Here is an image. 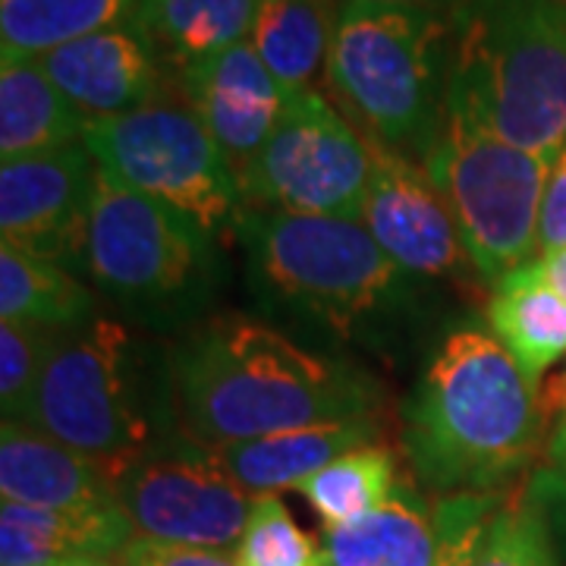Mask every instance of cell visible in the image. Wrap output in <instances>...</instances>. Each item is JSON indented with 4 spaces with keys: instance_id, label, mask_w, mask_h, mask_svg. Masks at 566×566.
I'll return each instance as SVG.
<instances>
[{
    "instance_id": "cell-10",
    "label": "cell",
    "mask_w": 566,
    "mask_h": 566,
    "mask_svg": "<svg viewBox=\"0 0 566 566\" xmlns=\"http://www.w3.org/2000/svg\"><path fill=\"white\" fill-rule=\"evenodd\" d=\"M371 145L315 88L286 92L271 139L243 174L245 211L363 221Z\"/></svg>"
},
{
    "instance_id": "cell-11",
    "label": "cell",
    "mask_w": 566,
    "mask_h": 566,
    "mask_svg": "<svg viewBox=\"0 0 566 566\" xmlns=\"http://www.w3.org/2000/svg\"><path fill=\"white\" fill-rule=\"evenodd\" d=\"M117 504L136 535L170 545L233 551L255 494L221 463L214 447L170 431L114 472Z\"/></svg>"
},
{
    "instance_id": "cell-27",
    "label": "cell",
    "mask_w": 566,
    "mask_h": 566,
    "mask_svg": "<svg viewBox=\"0 0 566 566\" xmlns=\"http://www.w3.org/2000/svg\"><path fill=\"white\" fill-rule=\"evenodd\" d=\"M237 566H327L324 547L312 542L277 494H259L240 542Z\"/></svg>"
},
{
    "instance_id": "cell-20",
    "label": "cell",
    "mask_w": 566,
    "mask_h": 566,
    "mask_svg": "<svg viewBox=\"0 0 566 566\" xmlns=\"http://www.w3.org/2000/svg\"><path fill=\"white\" fill-rule=\"evenodd\" d=\"M434 554V504L406 479L363 520L324 532L327 566H431Z\"/></svg>"
},
{
    "instance_id": "cell-5",
    "label": "cell",
    "mask_w": 566,
    "mask_h": 566,
    "mask_svg": "<svg viewBox=\"0 0 566 566\" xmlns=\"http://www.w3.org/2000/svg\"><path fill=\"white\" fill-rule=\"evenodd\" d=\"M237 240L259 300L337 340L387 318L409 296V274L363 221L245 211Z\"/></svg>"
},
{
    "instance_id": "cell-13",
    "label": "cell",
    "mask_w": 566,
    "mask_h": 566,
    "mask_svg": "<svg viewBox=\"0 0 566 566\" xmlns=\"http://www.w3.org/2000/svg\"><path fill=\"white\" fill-rule=\"evenodd\" d=\"M363 223L387 259L409 277H469V271H475L424 167L378 145H371Z\"/></svg>"
},
{
    "instance_id": "cell-37",
    "label": "cell",
    "mask_w": 566,
    "mask_h": 566,
    "mask_svg": "<svg viewBox=\"0 0 566 566\" xmlns=\"http://www.w3.org/2000/svg\"><path fill=\"white\" fill-rule=\"evenodd\" d=\"M66 566H123L120 557H85V560H73Z\"/></svg>"
},
{
    "instance_id": "cell-23",
    "label": "cell",
    "mask_w": 566,
    "mask_h": 566,
    "mask_svg": "<svg viewBox=\"0 0 566 566\" xmlns=\"http://www.w3.org/2000/svg\"><path fill=\"white\" fill-rule=\"evenodd\" d=\"M0 318L66 334L98 315L95 293L76 271L13 245H0Z\"/></svg>"
},
{
    "instance_id": "cell-8",
    "label": "cell",
    "mask_w": 566,
    "mask_h": 566,
    "mask_svg": "<svg viewBox=\"0 0 566 566\" xmlns=\"http://www.w3.org/2000/svg\"><path fill=\"white\" fill-rule=\"evenodd\" d=\"M422 167L457 223L479 281L497 286L535 262L538 214L554 164L447 114Z\"/></svg>"
},
{
    "instance_id": "cell-25",
    "label": "cell",
    "mask_w": 566,
    "mask_h": 566,
    "mask_svg": "<svg viewBox=\"0 0 566 566\" xmlns=\"http://www.w3.org/2000/svg\"><path fill=\"white\" fill-rule=\"evenodd\" d=\"M136 0H0V63L41 61L129 20Z\"/></svg>"
},
{
    "instance_id": "cell-17",
    "label": "cell",
    "mask_w": 566,
    "mask_h": 566,
    "mask_svg": "<svg viewBox=\"0 0 566 566\" xmlns=\"http://www.w3.org/2000/svg\"><path fill=\"white\" fill-rule=\"evenodd\" d=\"M136 538L120 506L44 510L3 501L0 566H66L85 557H117Z\"/></svg>"
},
{
    "instance_id": "cell-6",
    "label": "cell",
    "mask_w": 566,
    "mask_h": 566,
    "mask_svg": "<svg viewBox=\"0 0 566 566\" xmlns=\"http://www.w3.org/2000/svg\"><path fill=\"white\" fill-rule=\"evenodd\" d=\"M82 274L139 322L192 327L218 290V243L98 167Z\"/></svg>"
},
{
    "instance_id": "cell-30",
    "label": "cell",
    "mask_w": 566,
    "mask_h": 566,
    "mask_svg": "<svg viewBox=\"0 0 566 566\" xmlns=\"http://www.w3.org/2000/svg\"><path fill=\"white\" fill-rule=\"evenodd\" d=\"M506 497L510 491H460L434 501L438 554L431 566H475L488 523Z\"/></svg>"
},
{
    "instance_id": "cell-35",
    "label": "cell",
    "mask_w": 566,
    "mask_h": 566,
    "mask_svg": "<svg viewBox=\"0 0 566 566\" xmlns=\"http://www.w3.org/2000/svg\"><path fill=\"white\" fill-rule=\"evenodd\" d=\"M547 463H566V422L557 424V431H554V438H551V444H547Z\"/></svg>"
},
{
    "instance_id": "cell-2",
    "label": "cell",
    "mask_w": 566,
    "mask_h": 566,
    "mask_svg": "<svg viewBox=\"0 0 566 566\" xmlns=\"http://www.w3.org/2000/svg\"><path fill=\"white\" fill-rule=\"evenodd\" d=\"M542 390L504 344L475 324L447 334L403 406V450L416 479L444 494L510 491L542 457Z\"/></svg>"
},
{
    "instance_id": "cell-16",
    "label": "cell",
    "mask_w": 566,
    "mask_h": 566,
    "mask_svg": "<svg viewBox=\"0 0 566 566\" xmlns=\"http://www.w3.org/2000/svg\"><path fill=\"white\" fill-rule=\"evenodd\" d=\"M0 494L10 504L44 510L120 506L114 465L22 422H3L0 431Z\"/></svg>"
},
{
    "instance_id": "cell-1",
    "label": "cell",
    "mask_w": 566,
    "mask_h": 566,
    "mask_svg": "<svg viewBox=\"0 0 566 566\" xmlns=\"http://www.w3.org/2000/svg\"><path fill=\"white\" fill-rule=\"evenodd\" d=\"M167 375L182 431L208 447L368 419L378 409V390L363 371L240 312L192 324Z\"/></svg>"
},
{
    "instance_id": "cell-34",
    "label": "cell",
    "mask_w": 566,
    "mask_h": 566,
    "mask_svg": "<svg viewBox=\"0 0 566 566\" xmlns=\"http://www.w3.org/2000/svg\"><path fill=\"white\" fill-rule=\"evenodd\" d=\"M542 403H545L547 419L560 412V422H566V371L542 387Z\"/></svg>"
},
{
    "instance_id": "cell-7",
    "label": "cell",
    "mask_w": 566,
    "mask_h": 566,
    "mask_svg": "<svg viewBox=\"0 0 566 566\" xmlns=\"http://www.w3.org/2000/svg\"><path fill=\"white\" fill-rule=\"evenodd\" d=\"M155 387L139 340L123 324L95 318L61 334L29 424L117 472L158 441Z\"/></svg>"
},
{
    "instance_id": "cell-12",
    "label": "cell",
    "mask_w": 566,
    "mask_h": 566,
    "mask_svg": "<svg viewBox=\"0 0 566 566\" xmlns=\"http://www.w3.org/2000/svg\"><path fill=\"white\" fill-rule=\"evenodd\" d=\"M95 180L98 164L82 142L0 164L3 245L82 274Z\"/></svg>"
},
{
    "instance_id": "cell-19",
    "label": "cell",
    "mask_w": 566,
    "mask_h": 566,
    "mask_svg": "<svg viewBox=\"0 0 566 566\" xmlns=\"http://www.w3.org/2000/svg\"><path fill=\"white\" fill-rule=\"evenodd\" d=\"M262 0H136L129 25L167 70L218 57L252 35Z\"/></svg>"
},
{
    "instance_id": "cell-26",
    "label": "cell",
    "mask_w": 566,
    "mask_h": 566,
    "mask_svg": "<svg viewBox=\"0 0 566 566\" xmlns=\"http://www.w3.org/2000/svg\"><path fill=\"white\" fill-rule=\"evenodd\" d=\"M397 457L387 444H363L315 472L300 491L318 513L324 532L349 526L381 506L397 488Z\"/></svg>"
},
{
    "instance_id": "cell-32",
    "label": "cell",
    "mask_w": 566,
    "mask_h": 566,
    "mask_svg": "<svg viewBox=\"0 0 566 566\" xmlns=\"http://www.w3.org/2000/svg\"><path fill=\"white\" fill-rule=\"evenodd\" d=\"M117 557L123 560V566H237L233 551L170 545V542H155V538H142V535H136Z\"/></svg>"
},
{
    "instance_id": "cell-4",
    "label": "cell",
    "mask_w": 566,
    "mask_h": 566,
    "mask_svg": "<svg viewBox=\"0 0 566 566\" xmlns=\"http://www.w3.org/2000/svg\"><path fill=\"white\" fill-rule=\"evenodd\" d=\"M450 51L453 10L340 0L324 73L365 139L424 158L447 117Z\"/></svg>"
},
{
    "instance_id": "cell-9",
    "label": "cell",
    "mask_w": 566,
    "mask_h": 566,
    "mask_svg": "<svg viewBox=\"0 0 566 566\" xmlns=\"http://www.w3.org/2000/svg\"><path fill=\"white\" fill-rule=\"evenodd\" d=\"M82 145L107 177L180 211L214 243L240 233L245 218L240 180L180 95L88 120Z\"/></svg>"
},
{
    "instance_id": "cell-14",
    "label": "cell",
    "mask_w": 566,
    "mask_h": 566,
    "mask_svg": "<svg viewBox=\"0 0 566 566\" xmlns=\"http://www.w3.org/2000/svg\"><path fill=\"white\" fill-rule=\"evenodd\" d=\"M170 85L199 114L237 180H243L286 104V88L271 76L255 48L243 41L218 57L192 63L174 73Z\"/></svg>"
},
{
    "instance_id": "cell-31",
    "label": "cell",
    "mask_w": 566,
    "mask_h": 566,
    "mask_svg": "<svg viewBox=\"0 0 566 566\" xmlns=\"http://www.w3.org/2000/svg\"><path fill=\"white\" fill-rule=\"evenodd\" d=\"M523 494L542 513L551 542L557 547L560 564H566V463L538 465L526 482Z\"/></svg>"
},
{
    "instance_id": "cell-3",
    "label": "cell",
    "mask_w": 566,
    "mask_h": 566,
    "mask_svg": "<svg viewBox=\"0 0 566 566\" xmlns=\"http://www.w3.org/2000/svg\"><path fill=\"white\" fill-rule=\"evenodd\" d=\"M447 114L557 161L566 148L564 0H463L453 10Z\"/></svg>"
},
{
    "instance_id": "cell-24",
    "label": "cell",
    "mask_w": 566,
    "mask_h": 566,
    "mask_svg": "<svg viewBox=\"0 0 566 566\" xmlns=\"http://www.w3.org/2000/svg\"><path fill=\"white\" fill-rule=\"evenodd\" d=\"M337 0H262L249 44L286 92L312 88L327 66Z\"/></svg>"
},
{
    "instance_id": "cell-33",
    "label": "cell",
    "mask_w": 566,
    "mask_h": 566,
    "mask_svg": "<svg viewBox=\"0 0 566 566\" xmlns=\"http://www.w3.org/2000/svg\"><path fill=\"white\" fill-rule=\"evenodd\" d=\"M566 249V148L551 167L538 214V255H557Z\"/></svg>"
},
{
    "instance_id": "cell-36",
    "label": "cell",
    "mask_w": 566,
    "mask_h": 566,
    "mask_svg": "<svg viewBox=\"0 0 566 566\" xmlns=\"http://www.w3.org/2000/svg\"><path fill=\"white\" fill-rule=\"evenodd\" d=\"M371 3H403V7H441V10H457L463 0H371Z\"/></svg>"
},
{
    "instance_id": "cell-21",
    "label": "cell",
    "mask_w": 566,
    "mask_h": 566,
    "mask_svg": "<svg viewBox=\"0 0 566 566\" xmlns=\"http://www.w3.org/2000/svg\"><path fill=\"white\" fill-rule=\"evenodd\" d=\"M488 324L535 385L566 359V300L545 281L538 259L494 286Z\"/></svg>"
},
{
    "instance_id": "cell-29",
    "label": "cell",
    "mask_w": 566,
    "mask_h": 566,
    "mask_svg": "<svg viewBox=\"0 0 566 566\" xmlns=\"http://www.w3.org/2000/svg\"><path fill=\"white\" fill-rule=\"evenodd\" d=\"M475 566H560L542 513L520 491H510L504 506L488 523Z\"/></svg>"
},
{
    "instance_id": "cell-38",
    "label": "cell",
    "mask_w": 566,
    "mask_h": 566,
    "mask_svg": "<svg viewBox=\"0 0 566 566\" xmlns=\"http://www.w3.org/2000/svg\"><path fill=\"white\" fill-rule=\"evenodd\" d=\"M564 3H566V0H564Z\"/></svg>"
},
{
    "instance_id": "cell-28",
    "label": "cell",
    "mask_w": 566,
    "mask_h": 566,
    "mask_svg": "<svg viewBox=\"0 0 566 566\" xmlns=\"http://www.w3.org/2000/svg\"><path fill=\"white\" fill-rule=\"evenodd\" d=\"M61 331L0 322V412L3 422L29 424L39 385Z\"/></svg>"
},
{
    "instance_id": "cell-18",
    "label": "cell",
    "mask_w": 566,
    "mask_h": 566,
    "mask_svg": "<svg viewBox=\"0 0 566 566\" xmlns=\"http://www.w3.org/2000/svg\"><path fill=\"white\" fill-rule=\"evenodd\" d=\"M381 424L375 416L368 419H346V422H324L281 431L268 438L237 441V444L214 447L227 472L249 491V494H277L283 488H303L324 465L340 460L344 453L363 444L378 441Z\"/></svg>"
},
{
    "instance_id": "cell-22",
    "label": "cell",
    "mask_w": 566,
    "mask_h": 566,
    "mask_svg": "<svg viewBox=\"0 0 566 566\" xmlns=\"http://www.w3.org/2000/svg\"><path fill=\"white\" fill-rule=\"evenodd\" d=\"M88 117L44 76L39 61L0 63V158L76 145Z\"/></svg>"
},
{
    "instance_id": "cell-15",
    "label": "cell",
    "mask_w": 566,
    "mask_h": 566,
    "mask_svg": "<svg viewBox=\"0 0 566 566\" xmlns=\"http://www.w3.org/2000/svg\"><path fill=\"white\" fill-rule=\"evenodd\" d=\"M39 66L88 120L139 111L170 85L158 54L129 22L63 44Z\"/></svg>"
}]
</instances>
